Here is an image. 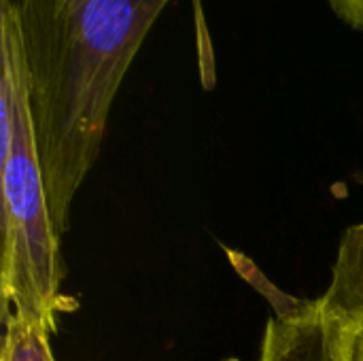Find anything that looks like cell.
Masks as SVG:
<instances>
[{
    "label": "cell",
    "instance_id": "8",
    "mask_svg": "<svg viewBox=\"0 0 363 361\" xmlns=\"http://www.w3.org/2000/svg\"><path fill=\"white\" fill-rule=\"evenodd\" d=\"M340 361H355V360H353V355H351V351H349V347H347V343H345V340L340 343Z\"/></svg>",
    "mask_w": 363,
    "mask_h": 361
},
{
    "label": "cell",
    "instance_id": "6",
    "mask_svg": "<svg viewBox=\"0 0 363 361\" xmlns=\"http://www.w3.org/2000/svg\"><path fill=\"white\" fill-rule=\"evenodd\" d=\"M338 19L349 28L363 32V0H328Z\"/></svg>",
    "mask_w": 363,
    "mask_h": 361
},
{
    "label": "cell",
    "instance_id": "3",
    "mask_svg": "<svg viewBox=\"0 0 363 361\" xmlns=\"http://www.w3.org/2000/svg\"><path fill=\"white\" fill-rule=\"evenodd\" d=\"M257 361H340V326L328 319L319 300L274 302Z\"/></svg>",
    "mask_w": 363,
    "mask_h": 361
},
{
    "label": "cell",
    "instance_id": "5",
    "mask_svg": "<svg viewBox=\"0 0 363 361\" xmlns=\"http://www.w3.org/2000/svg\"><path fill=\"white\" fill-rule=\"evenodd\" d=\"M51 336L53 334L40 326L6 317L0 361H55Z\"/></svg>",
    "mask_w": 363,
    "mask_h": 361
},
{
    "label": "cell",
    "instance_id": "4",
    "mask_svg": "<svg viewBox=\"0 0 363 361\" xmlns=\"http://www.w3.org/2000/svg\"><path fill=\"white\" fill-rule=\"evenodd\" d=\"M317 300L328 319L340 328H363V219L342 232L330 283Z\"/></svg>",
    "mask_w": 363,
    "mask_h": 361
},
{
    "label": "cell",
    "instance_id": "7",
    "mask_svg": "<svg viewBox=\"0 0 363 361\" xmlns=\"http://www.w3.org/2000/svg\"><path fill=\"white\" fill-rule=\"evenodd\" d=\"M345 336H347V345H349L353 360L363 361V328L362 330H345Z\"/></svg>",
    "mask_w": 363,
    "mask_h": 361
},
{
    "label": "cell",
    "instance_id": "1",
    "mask_svg": "<svg viewBox=\"0 0 363 361\" xmlns=\"http://www.w3.org/2000/svg\"><path fill=\"white\" fill-rule=\"evenodd\" d=\"M170 0H0L21 47L30 113L60 236L100 157L113 102ZM200 72L215 83L202 0H194Z\"/></svg>",
    "mask_w": 363,
    "mask_h": 361
},
{
    "label": "cell",
    "instance_id": "2",
    "mask_svg": "<svg viewBox=\"0 0 363 361\" xmlns=\"http://www.w3.org/2000/svg\"><path fill=\"white\" fill-rule=\"evenodd\" d=\"M0 194H2V317H17L51 334L57 317L74 311L66 279L40 153L36 145L19 38L0 13Z\"/></svg>",
    "mask_w": 363,
    "mask_h": 361
}]
</instances>
